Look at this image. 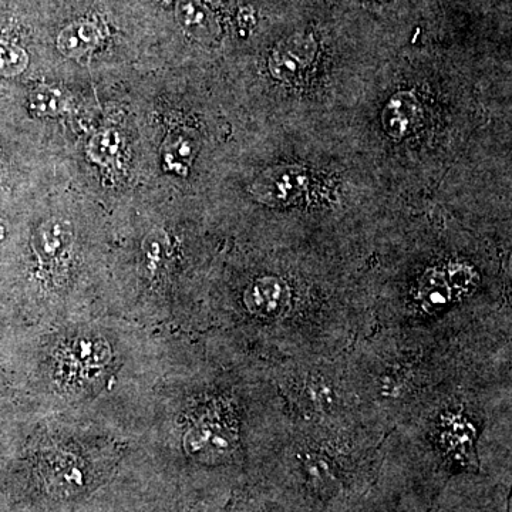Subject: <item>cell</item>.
<instances>
[{"label": "cell", "mask_w": 512, "mask_h": 512, "mask_svg": "<svg viewBox=\"0 0 512 512\" xmlns=\"http://www.w3.org/2000/svg\"><path fill=\"white\" fill-rule=\"evenodd\" d=\"M103 29L94 20L72 23L57 37V46L63 55L82 57L90 55L103 40Z\"/></svg>", "instance_id": "cell-6"}, {"label": "cell", "mask_w": 512, "mask_h": 512, "mask_svg": "<svg viewBox=\"0 0 512 512\" xmlns=\"http://www.w3.org/2000/svg\"><path fill=\"white\" fill-rule=\"evenodd\" d=\"M90 154L97 163L109 165L120 157L121 138L116 131H103L97 134L90 143Z\"/></svg>", "instance_id": "cell-10"}, {"label": "cell", "mask_w": 512, "mask_h": 512, "mask_svg": "<svg viewBox=\"0 0 512 512\" xmlns=\"http://www.w3.org/2000/svg\"><path fill=\"white\" fill-rule=\"evenodd\" d=\"M73 245V229L62 220L47 221L36 232L37 254L46 262H62Z\"/></svg>", "instance_id": "cell-4"}, {"label": "cell", "mask_w": 512, "mask_h": 512, "mask_svg": "<svg viewBox=\"0 0 512 512\" xmlns=\"http://www.w3.org/2000/svg\"><path fill=\"white\" fill-rule=\"evenodd\" d=\"M195 156V143L185 134H173L164 146V165L168 170L184 174Z\"/></svg>", "instance_id": "cell-9"}, {"label": "cell", "mask_w": 512, "mask_h": 512, "mask_svg": "<svg viewBox=\"0 0 512 512\" xmlns=\"http://www.w3.org/2000/svg\"><path fill=\"white\" fill-rule=\"evenodd\" d=\"M316 40L311 35H295L279 43L269 60L271 72L278 79L291 80L299 76L313 62Z\"/></svg>", "instance_id": "cell-1"}, {"label": "cell", "mask_w": 512, "mask_h": 512, "mask_svg": "<svg viewBox=\"0 0 512 512\" xmlns=\"http://www.w3.org/2000/svg\"><path fill=\"white\" fill-rule=\"evenodd\" d=\"M306 184L305 173L299 168H276L262 174L252 191L262 201L289 202L305 192Z\"/></svg>", "instance_id": "cell-2"}, {"label": "cell", "mask_w": 512, "mask_h": 512, "mask_svg": "<svg viewBox=\"0 0 512 512\" xmlns=\"http://www.w3.org/2000/svg\"><path fill=\"white\" fill-rule=\"evenodd\" d=\"M420 120V107L412 93H399L392 97L383 111L384 130L394 138H402L416 128Z\"/></svg>", "instance_id": "cell-5"}, {"label": "cell", "mask_w": 512, "mask_h": 512, "mask_svg": "<svg viewBox=\"0 0 512 512\" xmlns=\"http://www.w3.org/2000/svg\"><path fill=\"white\" fill-rule=\"evenodd\" d=\"M177 16L183 28L197 39L211 40L218 33L214 16L200 0H180Z\"/></svg>", "instance_id": "cell-7"}, {"label": "cell", "mask_w": 512, "mask_h": 512, "mask_svg": "<svg viewBox=\"0 0 512 512\" xmlns=\"http://www.w3.org/2000/svg\"><path fill=\"white\" fill-rule=\"evenodd\" d=\"M28 66V55L18 45L0 39V74L15 76Z\"/></svg>", "instance_id": "cell-11"}, {"label": "cell", "mask_w": 512, "mask_h": 512, "mask_svg": "<svg viewBox=\"0 0 512 512\" xmlns=\"http://www.w3.org/2000/svg\"><path fill=\"white\" fill-rule=\"evenodd\" d=\"M144 255L148 269L151 272H156L161 266L164 265L165 259V241L161 237H148L144 242Z\"/></svg>", "instance_id": "cell-13"}, {"label": "cell", "mask_w": 512, "mask_h": 512, "mask_svg": "<svg viewBox=\"0 0 512 512\" xmlns=\"http://www.w3.org/2000/svg\"><path fill=\"white\" fill-rule=\"evenodd\" d=\"M111 350L104 340L82 339L74 343L70 353L64 357L63 365L72 369L74 377L83 375V379L93 377L110 362Z\"/></svg>", "instance_id": "cell-3"}, {"label": "cell", "mask_w": 512, "mask_h": 512, "mask_svg": "<svg viewBox=\"0 0 512 512\" xmlns=\"http://www.w3.org/2000/svg\"><path fill=\"white\" fill-rule=\"evenodd\" d=\"M285 299V286L275 278L259 279L245 293V303L258 315H269L278 311L284 305Z\"/></svg>", "instance_id": "cell-8"}, {"label": "cell", "mask_w": 512, "mask_h": 512, "mask_svg": "<svg viewBox=\"0 0 512 512\" xmlns=\"http://www.w3.org/2000/svg\"><path fill=\"white\" fill-rule=\"evenodd\" d=\"M32 107L40 116H55L62 110V100L59 94L52 90H36L32 96Z\"/></svg>", "instance_id": "cell-12"}]
</instances>
